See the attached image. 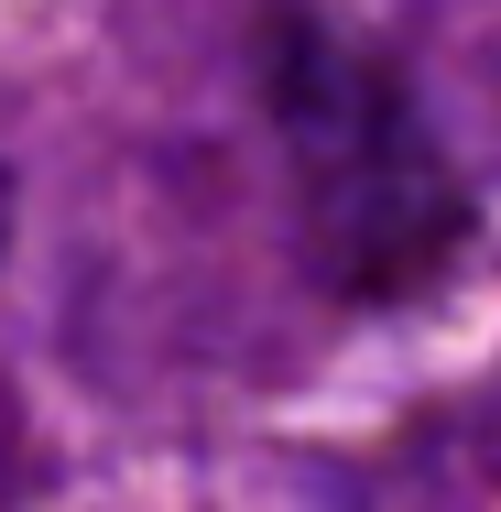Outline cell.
<instances>
[{"label":"cell","instance_id":"cell-1","mask_svg":"<svg viewBox=\"0 0 501 512\" xmlns=\"http://www.w3.org/2000/svg\"><path fill=\"white\" fill-rule=\"evenodd\" d=\"M273 109H284V142H295L305 197H316V240L338 251V273H360V284L414 273L458 229V186L436 175L393 77L360 66L349 44H327L316 22L273 33Z\"/></svg>","mask_w":501,"mask_h":512}]
</instances>
